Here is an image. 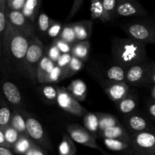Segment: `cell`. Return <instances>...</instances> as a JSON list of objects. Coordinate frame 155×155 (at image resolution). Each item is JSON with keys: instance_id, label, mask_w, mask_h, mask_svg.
Segmentation results:
<instances>
[{"instance_id": "21", "label": "cell", "mask_w": 155, "mask_h": 155, "mask_svg": "<svg viewBox=\"0 0 155 155\" xmlns=\"http://www.w3.org/2000/svg\"><path fill=\"white\" fill-rule=\"evenodd\" d=\"M90 51V42L89 40L77 41L72 45L71 54L85 62L88 60Z\"/></svg>"}, {"instance_id": "6", "label": "cell", "mask_w": 155, "mask_h": 155, "mask_svg": "<svg viewBox=\"0 0 155 155\" xmlns=\"http://www.w3.org/2000/svg\"><path fill=\"white\" fill-rule=\"evenodd\" d=\"M56 103L62 110L74 116L83 117L88 112V110L81 105L80 101L74 98L64 87L58 86V98Z\"/></svg>"}, {"instance_id": "7", "label": "cell", "mask_w": 155, "mask_h": 155, "mask_svg": "<svg viewBox=\"0 0 155 155\" xmlns=\"http://www.w3.org/2000/svg\"><path fill=\"white\" fill-rule=\"evenodd\" d=\"M131 139L138 155L155 154V130L132 134Z\"/></svg>"}, {"instance_id": "47", "label": "cell", "mask_w": 155, "mask_h": 155, "mask_svg": "<svg viewBox=\"0 0 155 155\" xmlns=\"http://www.w3.org/2000/svg\"><path fill=\"white\" fill-rule=\"evenodd\" d=\"M0 146L10 148L11 149V148L9 147V145H8L7 142H6L5 137L4 131H3V130H2V129H0Z\"/></svg>"}, {"instance_id": "12", "label": "cell", "mask_w": 155, "mask_h": 155, "mask_svg": "<svg viewBox=\"0 0 155 155\" xmlns=\"http://www.w3.org/2000/svg\"><path fill=\"white\" fill-rule=\"evenodd\" d=\"M126 128L130 135L149 130H155L149 121L142 115L133 113L124 117Z\"/></svg>"}, {"instance_id": "35", "label": "cell", "mask_w": 155, "mask_h": 155, "mask_svg": "<svg viewBox=\"0 0 155 155\" xmlns=\"http://www.w3.org/2000/svg\"><path fill=\"white\" fill-rule=\"evenodd\" d=\"M54 22V21L51 20L48 15L42 12L39 14L37 18L38 28L41 33H47L49 27Z\"/></svg>"}, {"instance_id": "28", "label": "cell", "mask_w": 155, "mask_h": 155, "mask_svg": "<svg viewBox=\"0 0 155 155\" xmlns=\"http://www.w3.org/2000/svg\"><path fill=\"white\" fill-rule=\"evenodd\" d=\"M127 69L120 65L114 64L106 71L107 80L113 82H126Z\"/></svg>"}, {"instance_id": "25", "label": "cell", "mask_w": 155, "mask_h": 155, "mask_svg": "<svg viewBox=\"0 0 155 155\" xmlns=\"http://www.w3.org/2000/svg\"><path fill=\"white\" fill-rule=\"evenodd\" d=\"M35 144L36 143L29 137L28 135H21L20 139L12 148V151L17 155H25Z\"/></svg>"}, {"instance_id": "50", "label": "cell", "mask_w": 155, "mask_h": 155, "mask_svg": "<svg viewBox=\"0 0 155 155\" xmlns=\"http://www.w3.org/2000/svg\"><path fill=\"white\" fill-rule=\"evenodd\" d=\"M101 154H102L103 155H112V154H108V153L105 152V151H104V150H103V151H102V152H101ZM117 155H118V154H117Z\"/></svg>"}, {"instance_id": "45", "label": "cell", "mask_w": 155, "mask_h": 155, "mask_svg": "<svg viewBox=\"0 0 155 155\" xmlns=\"http://www.w3.org/2000/svg\"><path fill=\"white\" fill-rule=\"evenodd\" d=\"M148 85H154V86H155V62H153L151 64L148 79H147L146 81V86H148Z\"/></svg>"}, {"instance_id": "29", "label": "cell", "mask_w": 155, "mask_h": 155, "mask_svg": "<svg viewBox=\"0 0 155 155\" xmlns=\"http://www.w3.org/2000/svg\"><path fill=\"white\" fill-rule=\"evenodd\" d=\"M97 115L99 119V133L104 131L106 129L121 124L119 120L113 114L106 113H97Z\"/></svg>"}, {"instance_id": "22", "label": "cell", "mask_w": 155, "mask_h": 155, "mask_svg": "<svg viewBox=\"0 0 155 155\" xmlns=\"http://www.w3.org/2000/svg\"><path fill=\"white\" fill-rule=\"evenodd\" d=\"M10 126L16 130L21 135H27V124L25 117L23 114L22 109L14 107Z\"/></svg>"}, {"instance_id": "40", "label": "cell", "mask_w": 155, "mask_h": 155, "mask_svg": "<svg viewBox=\"0 0 155 155\" xmlns=\"http://www.w3.org/2000/svg\"><path fill=\"white\" fill-rule=\"evenodd\" d=\"M27 0H7L8 8L9 11L22 12Z\"/></svg>"}, {"instance_id": "3", "label": "cell", "mask_w": 155, "mask_h": 155, "mask_svg": "<svg viewBox=\"0 0 155 155\" xmlns=\"http://www.w3.org/2000/svg\"><path fill=\"white\" fill-rule=\"evenodd\" d=\"M122 29L131 39L145 44H155V23L142 19L131 21L122 26Z\"/></svg>"}, {"instance_id": "44", "label": "cell", "mask_w": 155, "mask_h": 155, "mask_svg": "<svg viewBox=\"0 0 155 155\" xmlns=\"http://www.w3.org/2000/svg\"><path fill=\"white\" fill-rule=\"evenodd\" d=\"M25 155H48L47 154L46 150L42 148V147L39 146L35 144L33 148L28 151Z\"/></svg>"}, {"instance_id": "43", "label": "cell", "mask_w": 155, "mask_h": 155, "mask_svg": "<svg viewBox=\"0 0 155 155\" xmlns=\"http://www.w3.org/2000/svg\"><path fill=\"white\" fill-rule=\"evenodd\" d=\"M83 3H84V1H83V0H75V1L73 2L71 8L69 12V14H68V17H67L66 18L67 21H69V20H71V18H73L75 16L76 14L79 12L80 8L82 7Z\"/></svg>"}, {"instance_id": "36", "label": "cell", "mask_w": 155, "mask_h": 155, "mask_svg": "<svg viewBox=\"0 0 155 155\" xmlns=\"http://www.w3.org/2000/svg\"><path fill=\"white\" fill-rule=\"evenodd\" d=\"M64 70L56 65L47 77L45 84L58 83L61 80H64Z\"/></svg>"}, {"instance_id": "1", "label": "cell", "mask_w": 155, "mask_h": 155, "mask_svg": "<svg viewBox=\"0 0 155 155\" xmlns=\"http://www.w3.org/2000/svg\"><path fill=\"white\" fill-rule=\"evenodd\" d=\"M33 36L14 28L9 22L5 36L1 39L2 57H5L6 61H10L19 72H24V62L26 55Z\"/></svg>"}, {"instance_id": "32", "label": "cell", "mask_w": 155, "mask_h": 155, "mask_svg": "<svg viewBox=\"0 0 155 155\" xmlns=\"http://www.w3.org/2000/svg\"><path fill=\"white\" fill-rule=\"evenodd\" d=\"M59 38L72 45L76 42H77V38H76L75 32H74V28H73L72 24H64L63 28H62L61 33Z\"/></svg>"}, {"instance_id": "49", "label": "cell", "mask_w": 155, "mask_h": 155, "mask_svg": "<svg viewBox=\"0 0 155 155\" xmlns=\"http://www.w3.org/2000/svg\"><path fill=\"white\" fill-rule=\"evenodd\" d=\"M151 97H152L153 100L155 101V86H153L152 89H151Z\"/></svg>"}, {"instance_id": "15", "label": "cell", "mask_w": 155, "mask_h": 155, "mask_svg": "<svg viewBox=\"0 0 155 155\" xmlns=\"http://www.w3.org/2000/svg\"><path fill=\"white\" fill-rule=\"evenodd\" d=\"M2 92L5 98L15 108L22 109V96L16 85L9 81H5L2 84Z\"/></svg>"}, {"instance_id": "41", "label": "cell", "mask_w": 155, "mask_h": 155, "mask_svg": "<svg viewBox=\"0 0 155 155\" xmlns=\"http://www.w3.org/2000/svg\"><path fill=\"white\" fill-rule=\"evenodd\" d=\"M45 54H46L53 62H54V63L56 64L58 61L60 56L61 55V52L60 50L58 48V47L52 42V44L50 45V47L48 48L47 53Z\"/></svg>"}, {"instance_id": "23", "label": "cell", "mask_w": 155, "mask_h": 155, "mask_svg": "<svg viewBox=\"0 0 155 155\" xmlns=\"http://www.w3.org/2000/svg\"><path fill=\"white\" fill-rule=\"evenodd\" d=\"M90 12L92 19L99 20L101 22L104 23L112 21L108 14L106 12L103 6L102 1L101 0H93L91 2Z\"/></svg>"}, {"instance_id": "20", "label": "cell", "mask_w": 155, "mask_h": 155, "mask_svg": "<svg viewBox=\"0 0 155 155\" xmlns=\"http://www.w3.org/2000/svg\"><path fill=\"white\" fill-rule=\"evenodd\" d=\"M67 89L71 94V95L80 102L86 100L87 95V87L83 80H73L68 86Z\"/></svg>"}, {"instance_id": "8", "label": "cell", "mask_w": 155, "mask_h": 155, "mask_svg": "<svg viewBox=\"0 0 155 155\" xmlns=\"http://www.w3.org/2000/svg\"><path fill=\"white\" fill-rule=\"evenodd\" d=\"M67 132L74 142L102 152V148L98 146L96 142L97 136L92 134L84 127L76 124H71L67 127Z\"/></svg>"}, {"instance_id": "39", "label": "cell", "mask_w": 155, "mask_h": 155, "mask_svg": "<svg viewBox=\"0 0 155 155\" xmlns=\"http://www.w3.org/2000/svg\"><path fill=\"white\" fill-rule=\"evenodd\" d=\"M53 43L58 47L61 54H68V53H71V50H72V45L68 43L65 41L62 40L60 38H57V39L53 40Z\"/></svg>"}, {"instance_id": "4", "label": "cell", "mask_w": 155, "mask_h": 155, "mask_svg": "<svg viewBox=\"0 0 155 155\" xmlns=\"http://www.w3.org/2000/svg\"><path fill=\"white\" fill-rule=\"evenodd\" d=\"M45 46L36 35L30 41L24 62V74L33 83H36V74L39 65L45 55Z\"/></svg>"}, {"instance_id": "30", "label": "cell", "mask_w": 155, "mask_h": 155, "mask_svg": "<svg viewBox=\"0 0 155 155\" xmlns=\"http://www.w3.org/2000/svg\"><path fill=\"white\" fill-rule=\"evenodd\" d=\"M84 66V62L78 59L77 58L73 56L72 60L66 68H64V80L70 78L75 75L77 73L81 71L82 68Z\"/></svg>"}, {"instance_id": "5", "label": "cell", "mask_w": 155, "mask_h": 155, "mask_svg": "<svg viewBox=\"0 0 155 155\" xmlns=\"http://www.w3.org/2000/svg\"><path fill=\"white\" fill-rule=\"evenodd\" d=\"M27 124V133L29 137L39 146L46 151H51L52 145L44 130L43 127L32 114L22 109Z\"/></svg>"}, {"instance_id": "10", "label": "cell", "mask_w": 155, "mask_h": 155, "mask_svg": "<svg viewBox=\"0 0 155 155\" xmlns=\"http://www.w3.org/2000/svg\"><path fill=\"white\" fill-rule=\"evenodd\" d=\"M148 12L143 6L135 0H118L116 8V16L123 18L145 17Z\"/></svg>"}, {"instance_id": "13", "label": "cell", "mask_w": 155, "mask_h": 155, "mask_svg": "<svg viewBox=\"0 0 155 155\" xmlns=\"http://www.w3.org/2000/svg\"><path fill=\"white\" fill-rule=\"evenodd\" d=\"M8 19L11 25L16 30L30 36H33L36 35L33 25L30 24V21H29L23 15L22 12L9 11Z\"/></svg>"}, {"instance_id": "31", "label": "cell", "mask_w": 155, "mask_h": 155, "mask_svg": "<svg viewBox=\"0 0 155 155\" xmlns=\"http://www.w3.org/2000/svg\"><path fill=\"white\" fill-rule=\"evenodd\" d=\"M1 107H0V129H5L11 124L12 113L8 106L5 104L4 100L2 99Z\"/></svg>"}, {"instance_id": "16", "label": "cell", "mask_w": 155, "mask_h": 155, "mask_svg": "<svg viewBox=\"0 0 155 155\" xmlns=\"http://www.w3.org/2000/svg\"><path fill=\"white\" fill-rule=\"evenodd\" d=\"M98 136L103 139H119L124 140L126 142H131L132 139L131 135L129 133L126 127L120 124L118 126L110 127L106 129L104 131H101L98 133Z\"/></svg>"}, {"instance_id": "14", "label": "cell", "mask_w": 155, "mask_h": 155, "mask_svg": "<svg viewBox=\"0 0 155 155\" xmlns=\"http://www.w3.org/2000/svg\"><path fill=\"white\" fill-rule=\"evenodd\" d=\"M103 142L107 149L118 153V155H138L131 142L110 139H103Z\"/></svg>"}, {"instance_id": "42", "label": "cell", "mask_w": 155, "mask_h": 155, "mask_svg": "<svg viewBox=\"0 0 155 155\" xmlns=\"http://www.w3.org/2000/svg\"><path fill=\"white\" fill-rule=\"evenodd\" d=\"M73 55L71 54V53H68V54H61V55L59 58L58 61L56 63V65L58 66L59 68H62V69H64L67 67L69 65V64L71 63V60H72Z\"/></svg>"}, {"instance_id": "37", "label": "cell", "mask_w": 155, "mask_h": 155, "mask_svg": "<svg viewBox=\"0 0 155 155\" xmlns=\"http://www.w3.org/2000/svg\"><path fill=\"white\" fill-rule=\"evenodd\" d=\"M118 0H102V4L106 12L112 20L116 17V8Z\"/></svg>"}, {"instance_id": "24", "label": "cell", "mask_w": 155, "mask_h": 155, "mask_svg": "<svg viewBox=\"0 0 155 155\" xmlns=\"http://www.w3.org/2000/svg\"><path fill=\"white\" fill-rule=\"evenodd\" d=\"M42 1L41 0H27L22 10V13L30 22H34L36 18L39 17V8Z\"/></svg>"}, {"instance_id": "48", "label": "cell", "mask_w": 155, "mask_h": 155, "mask_svg": "<svg viewBox=\"0 0 155 155\" xmlns=\"http://www.w3.org/2000/svg\"><path fill=\"white\" fill-rule=\"evenodd\" d=\"M0 155H15L12 149L0 146Z\"/></svg>"}, {"instance_id": "2", "label": "cell", "mask_w": 155, "mask_h": 155, "mask_svg": "<svg viewBox=\"0 0 155 155\" xmlns=\"http://www.w3.org/2000/svg\"><path fill=\"white\" fill-rule=\"evenodd\" d=\"M111 54L115 64L126 69L147 60L145 44L130 37L114 38L111 43Z\"/></svg>"}, {"instance_id": "19", "label": "cell", "mask_w": 155, "mask_h": 155, "mask_svg": "<svg viewBox=\"0 0 155 155\" xmlns=\"http://www.w3.org/2000/svg\"><path fill=\"white\" fill-rule=\"evenodd\" d=\"M137 96L136 95L130 93L125 98L117 103L116 105L117 107V110L122 114H124L125 116H128V115L134 113L136 107H137Z\"/></svg>"}, {"instance_id": "38", "label": "cell", "mask_w": 155, "mask_h": 155, "mask_svg": "<svg viewBox=\"0 0 155 155\" xmlns=\"http://www.w3.org/2000/svg\"><path fill=\"white\" fill-rule=\"evenodd\" d=\"M63 24L61 23L56 22L54 21L52 24L51 25V27L48 29V32H47V36L50 38H52V39H55L57 38H59L60 36L61 33L62 28H63Z\"/></svg>"}, {"instance_id": "9", "label": "cell", "mask_w": 155, "mask_h": 155, "mask_svg": "<svg viewBox=\"0 0 155 155\" xmlns=\"http://www.w3.org/2000/svg\"><path fill=\"white\" fill-rule=\"evenodd\" d=\"M151 64V63L144 62L127 68L126 72V83L134 86H146Z\"/></svg>"}, {"instance_id": "34", "label": "cell", "mask_w": 155, "mask_h": 155, "mask_svg": "<svg viewBox=\"0 0 155 155\" xmlns=\"http://www.w3.org/2000/svg\"><path fill=\"white\" fill-rule=\"evenodd\" d=\"M3 131H4L6 142H7L8 145H9L11 149L12 150V148H13L14 145L16 144V142H18V139H20L21 135L16 130H15L13 127H11V126H9V127L4 129Z\"/></svg>"}, {"instance_id": "18", "label": "cell", "mask_w": 155, "mask_h": 155, "mask_svg": "<svg viewBox=\"0 0 155 155\" xmlns=\"http://www.w3.org/2000/svg\"><path fill=\"white\" fill-rule=\"evenodd\" d=\"M56 66V64L53 62L46 54L44 55L39 65L36 74V81L40 84H45V81L53 68Z\"/></svg>"}, {"instance_id": "51", "label": "cell", "mask_w": 155, "mask_h": 155, "mask_svg": "<svg viewBox=\"0 0 155 155\" xmlns=\"http://www.w3.org/2000/svg\"><path fill=\"white\" fill-rule=\"evenodd\" d=\"M154 155H155V154H154Z\"/></svg>"}, {"instance_id": "11", "label": "cell", "mask_w": 155, "mask_h": 155, "mask_svg": "<svg viewBox=\"0 0 155 155\" xmlns=\"http://www.w3.org/2000/svg\"><path fill=\"white\" fill-rule=\"evenodd\" d=\"M107 97L115 104L125 98L130 94V86L126 82L104 80L101 83Z\"/></svg>"}, {"instance_id": "17", "label": "cell", "mask_w": 155, "mask_h": 155, "mask_svg": "<svg viewBox=\"0 0 155 155\" xmlns=\"http://www.w3.org/2000/svg\"><path fill=\"white\" fill-rule=\"evenodd\" d=\"M92 25H93V23L91 21H88V20L72 23L77 41L88 40V39L92 35Z\"/></svg>"}, {"instance_id": "33", "label": "cell", "mask_w": 155, "mask_h": 155, "mask_svg": "<svg viewBox=\"0 0 155 155\" xmlns=\"http://www.w3.org/2000/svg\"><path fill=\"white\" fill-rule=\"evenodd\" d=\"M40 89L42 96L47 101L56 102L58 98V86H51V84H44Z\"/></svg>"}, {"instance_id": "27", "label": "cell", "mask_w": 155, "mask_h": 155, "mask_svg": "<svg viewBox=\"0 0 155 155\" xmlns=\"http://www.w3.org/2000/svg\"><path fill=\"white\" fill-rule=\"evenodd\" d=\"M83 124L84 127L90 132L92 134L97 136L99 133V119L97 113H92L88 111L83 116Z\"/></svg>"}, {"instance_id": "46", "label": "cell", "mask_w": 155, "mask_h": 155, "mask_svg": "<svg viewBox=\"0 0 155 155\" xmlns=\"http://www.w3.org/2000/svg\"><path fill=\"white\" fill-rule=\"evenodd\" d=\"M147 112H148V116H149V117L155 122V101L154 100H152V101L148 102V105H147Z\"/></svg>"}, {"instance_id": "26", "label": "cell", "mask_w": 155, "mask_h": 155, "mask_svg": "<svg viewBox=\"0 0 155 155\" xmlns=\"http://www.w3.org/2000/svg\"><path fill=\"white\" fill-rule=\"evenodd\" d=\"M77 148L74 140L68 135L64 133L62 140L58 145V155H76Z\"/></svg>"}]
</instances>
